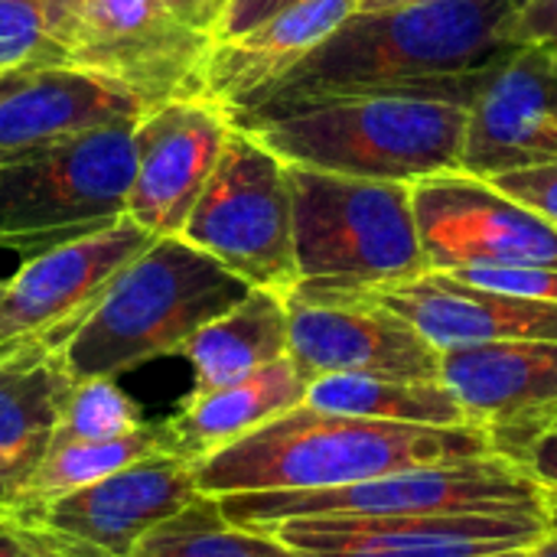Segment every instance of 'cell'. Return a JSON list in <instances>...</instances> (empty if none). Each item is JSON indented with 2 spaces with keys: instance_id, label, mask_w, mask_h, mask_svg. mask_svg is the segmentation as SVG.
<instances>
[{
  "instance_id": "cell-1",
  "label": "cell",
  "mask_w": 557,
  "mask_h": 557,
  "mask_svg": "<svg viewBox=\"0 0 557 557\" xmlns=\"http://www.w3.org/2000/svg\"><path fill=\"white\" fill-rule=\"evenodd\" d=\"M512 0H431L356 10L268 88L225 111L232 127L372 91L441 95L470 108L483 75L512 46Z\"/></svg>"
},
{
  "instance_id": "cell-2",
  "label": "cell",
  "mask_w": 557,
  "mask_h": 557,
  "mask_svg": "<svg viewBox=\"0 0 557 557\" xmlns=\"http://www.w3.org/2000/svg\"><path fill=\"white\" fill-rule=\"evenodd\" d=\"M490 454V431L476 424H388L297 405L235 444L196 460L193 476L202 496L317 493Z\"/></svg>"
},
{
  "instance_id": "cell-3",
  "label": "cell",
  "mask_w": 557,
  "mask_h": 557,
  "mask_svg": "<svg viewBox=\"0 0 557 557\" xmlns=\"http://www.w3.org/2000/svg\"><path fill=\"white\" fill-rule=\"evenodd\" d=\"M251 287L180 235L153 238L59 343L75 382L114 379L183 346Z\"/></svg>"
},
{
  "instance_id": "cell-4",
  "label": "cell",
  "mask_w": 557,
  "mask_h": 557,
  "mask_svg": "<svg viewBox=\"0 0 557 557\" xmlns=\"http://www.w3.org/2000/svg\"><path fill=\"white\" fill-rule=\"evenodd\" d=\"M470 108L441 95L372 91L248 127L274 157L339 176L418 183L460 170Z\"/></svg>"
},
{
  "instance_id": "cell-5",
  "label": "cell",
  "mask_w": 557,
  "mask_h": 557,
  "mask_svg": "<svg viewBox=\"0 0 557 557\" xmlns=\"http://www.w3.org/2000/svg\"><path fill=\"white\" fill-rule=\"evenodd\" d=\"M297 287L290 297L352 294L428 274L411 183L290 166Z\"/></svg>"
},
{
  "instance_id": "cell-6",
  "label": "cell",
  "mask_w": 557,
  "mask_h": 557,
  "mask_svg": "<svg viewBox=\"0 0 557 557\" xmlns=\"http://www.w3.org/2000/svg\"><path fill=\"white\" fill-rule=\"evenodd\" d=\"M215 499L228 522L258 529L317 516H548V493L525 470L496 454L398 470L317 493H235Z\"/></svg>"
},
{
  "instance_id": "cell-7",
  "label": "cell",
  "mask_w": 557,
  "mask_h": 557,
  "mask_svg": "<svg viewBox=\"0 0 557 557\" xmlns=\"http://www.w3.org/2000/svg\"><path fill=\"white\" fill-rule=\"evenodd\" d=\"M180 238L215 258L248 287L290 297L300 274L287 163L251 131L232 127Z\"/></svg>"
},
{
  "instance_id": "cell-8",
  "label": "cell",
  "mask_w": 557,
  "mask_h": 557,
  "mask_svg": "<svg viewBox=\"0 0 557 557\" xmlns=\"http://www.w3.org/2000/svg\"><path fill=\"white\" fill-rule=\"evenodd\" d=\"M134 127L88 131L0 166V248H49L127 215Z\"/></svg>"
},
{
  "instance_id": "cell-9",
  "label": "cell",
  "mask_w": 557,
  "mask_h": 557,
  "mask_svg": "<svg viewBox=\"0 0 557 557\" xmlns=\"http://www.w3.org/2000/svg\"><path fill=\"white\" fill-rule=\"evenodd\" d=\"M196 496L193 463L176 454H153L98 483L7 516L29 525L59 557H127L147 532Z\"/></svg>"
},
{
  "instance_id": "cell-10",
  "label": "cell",
  "mask_w": 557,
  "mask_h": 557,
  "mask_svg": "<svg viewBox=\"0 0 557 557\" xmlns=\"http://www.w3.org/2000/svg\"><path fill=\"white\" fill-rule=\"evenodd\" d=\"M212 46L166 0H75L69 65L98 72L147 108H160L199 98V69Z\"/></svg>"
},
{
  "instance_id": "cell-11",
  "label": "cell",
  "mask_w": 557,
  "mask_h": 557,
  "mask_svg": "<svg viewBox=\"0 0 557 557\" xmlns=\"http://www.w3.org/2000/svg\"><path fill=\"white\" fill-rule=\"evenodd\" d=\"M418 242L431 271L548 264L557 268V225L503 193L493 180L450 170L411 183Z\"/></svg>"
},
{
  "instance_id": "cell-12",
  "label": "cell",
  "mask_w": 557,
  "mask_h": 557,
  "mask_svg": "<svg viewBox=\"0 0 557 557\" xmlns=\"http://www.w3.org/2000/svg\"><path fill=\"white\" fill-rule=\"evenodd\" d=\"M153 238L157 235L144 232L131 215H121L98 232L36 251L3 287L0 349L29 339L59 349L121 268H127Z\"/></svg>"
},
{
  "instance_id": "cell-13",
  "label": "cell",
  "mask_w": 557,
  "mask_h": 557,
  "mask_svg": "<svg viewBox=\"0 0 557 557\" xmlns=\"http://www.w3.org/2000/svg\"><path fill=\"white\" fill-rule=\"evenodd\" d=\"M548 516H317L271 525L304 557H483L532 548Z\"/></svg>"
},
{
  "instance_id": "cell-14",
  "label": "cell",
  "mask_w": 557,
  "mask_h": 557,
  "mask_svg": "<svg viewBox=\"0 0 557 557\" xmlns=\"http://www.w3.org/2000/svg\"><path fill=\"white\" fill-rule=\"evenodd\" d=\"M287 359L307 385L323 375L441 382V352L408 320L362 297H287Z\"/></svg>"
},
{
  "instance_id": "cell-15",
  "label": "cell",
  "mask_w": 557,
  "mask_h": 557,
  "mask_svg": "<svg viewBox=\"0 0 557 557\" xmlns=\"http://www.w3.org/2000/svg\"><path fill=\"white\" fill-rule=\"evenodd\" d=\"M232 121L206 98H180L150 108L134 124L137 166L127 193V215L150 235H180L206 189Z\"/></svg>"
},
{
  "instance_id": "cell-16",
  "label": "cell",
  "mask_w": 557,
  "mask_h": 557,
  "mask_svg": "<svg viewBox=\"0 0 557 557\" xmlns=\"http://www.w3.org/2000/svg\"><path fill=\"white\" fill-rule=\"evenodd\" d=\"M555 160L557 59L542 46H516L470 101L460 170L493 180Z\"/></svg>"
},
{
  "instance_id": "cell-17",
  "label": "cell",
  "mask_w": 557,
  "mask_h": 557,
  "mask_svg": "<svg viewBox=\"0 0 557 557\" xmlns=\"http://www.w3.org/2000/svg\"><path fill=\"white\" fill-rule=\"evenodd\" d=\"M150 108L124 85L75 65L0 78V166L69 144L88 131L134 127Z\"/></svg>"
},
{
  "instance_id": "cell-18",
  "label": "cell",
  "mask_w": 557,
  "mask_h": 557,
  "mask_svg": "<svg viewBox=\"0 0 557 557\" xmlns=\"http://www.w3.org/2000/svg\"><path fill=\"white\" fill-rule=\"evenodd\" d=\"M326 297L372 300L408 320L437 352L460 349V346H483V343H509V339L557 343V304L473 287L444 271H428L411 281L382 284L352 294H326ZM300 300H317V297H300Z\"/></svg>"
},
{
  "instance_id": "cell-19",
  "label": "cell",
  "mask_w": 557,
  "mask_h": 557,
  "mask_svg": "<svg viewBox=\"0 0 557 557\" xmlns=\"http://www.w3.org/2000/svg\"><path fill=\"white\" fill-rule=\"evenodd\" d=\"M441 382L476 428L535 424L557 408V343L509 339L447 349Z\"/></svg>"
},
{
  "instance_id": "cell-20",
  "label": "cell",
  "mask_w": 557,
  "mask_h": 557,
  "mask_svg": "<svg viewBox=\"0 0 557 557\" xmlns=\"http://www.w3.org/2000/svg\"><path fill=\"white\" fill-rule=\"evenodd\" d=\"M75 379L42 339L0 349V506L16 503L46 460Z\"/></svg>"
},
{
  "instance_id": "cell-21",
  "label": "cell",
  "mask_w": 557,
  "mask_h": 557,
  "mask_svg": "<svg viewBox=\"0 0 557 557\" xmlns=\"http://www.w3.org/2000/svg\"><path fill=\"white\" fill-rule=\"evenodd\" d=\"M359 10V0H297L255 29L215 42L199 69V98L222 111L290 72L339 23Z\"/></svg>"
},
{
  "instance_id": "cell-22",
  "label": "cell",
  "mask_w": 557,
  "mask_h": 557,
  "mask_svg": "<svg viewBox=\"0 0 557 557\" xmlns=\"http://www.w3.org/2000/svg\"><path fill=\"white\" fill-rule=\"evenodd\" d=\"M304 392L307 382L284 356L235 385L206 395H186L180 408L166 418L173 450L176 457L196 463L268 424L271 418L304 405Z\"/></svg>"
},
{
  "instance_id": "cell-23",
  "label": "cell",
  "mask_w": 557,
  "mask_h": 557,
  "mask_svg": "<svg viewBox=\"0 0 557 557\" xmlns=\"http://www.w3.org/2000/svg\"><path fill=\"white\" fill-rule=\"evenodd\" d=\"M193 392L206 395L235 385L287 356V297L251 287L235 307L209 320L186 346Z\"/></svg>"
},
{
  "instance_id": "cell-24",
  "label": "cell",
  "mask_w": 557,
  "mask_h": 557,
  "mask_svg": "<svg viewBox=\"0 0 557 557\" xmlns=\"http://www.w3.org/2000/svg\"><path fill=\"white\" fill-rule=\"evenodd\" d=\"M304 405L330 414L421 424V428H460L470 424L457 398L444 382L392 379V375H323L304 392Z\"/></svg>"
},
{
  "instance_id": "cell-25",
  "label": "cell",
  "mask_w": 557,
  "mask_h": 557,
  "mask_svg": "<svg viewBox=\"0 0 557 557\" xmlns=\"http://www.w3.org/2000/svg\"><path fill=\"white\" fill-rule=\"evenodd\" d=\"M127 557H304L277 532L235 525L215 496H196L176 516L147 532Z\"/></svg>"
},
{
  "instance_id": "cell-26",
  "label": "cell",
  "mask_w": 557,
  "mask_h": 557,
  "mask_svg": "<svg viewBox=\"0 0 557 557\" xmlns=\"http://www.w3.org/2000/svg\"><path fill=\"white\" fill-rule=\"evenodd\" d=\"M153 454H176L173 441H170V428L166 418L163 421H144L137 431L114 437V441H88V444H69V447H55L46 454V460L39 463V470L33 473V480L23 486V493L16 496V503L10 509H23V506H36L46 503L52 496H62L69 490L98 483L144 457ZM7 509V512H10Z\"/></svg>"
},
{
  "instance_id": "cell-27",
  "label": "cell",
  "mask_w": 557,
  "mask_h": 557,
  "mask_svg": "<svg viewBox=\"0 0 557 557\" xmlns=\"http://www.w3.org/2000/svg\"><path fill=\"white\" fill-rule=\"evenodd\" d=\"M75 0H0V75L69 65Z\"/></svg>"
},
{
  "instance_id": "cell-28",
  "label": "cell",
  "mask_w": 557,
  "mask_h": 557,
  "mask_svg": "<svg viewBox=\"0 0 557 557\" xmlns=\"http://www.w3.org/2000/svg\"><path fill=\"white\" fill-rule=\"evenodd\" d=\"M140 424V405L114 379H85L75 382V392L65 405L49 450L88 441H114L137 431Z\"/></svg>"
},
{
  "instance_id": "cell-29",
  "label": "cell",
  "mask_w": 557,
  "mask_h": 557,
  "mask_svg": "<svg viewBox=\"0 0 557 557\" xmlns=\"http://www.w3.org/2000/svg\"><path fill=\"white\" fill-rule=\"evenodd\" d=\"M463 284L512 294V297H529V300H548L557 304V268L548 264H493V268H457L444 271Z\"/></svg>"
},
{
  "instance_id": "cell-30",
  "label": "cell",
  "mask_w": 557,
  "mask_h": 557,
  "mask_svg": "<svg viewBox=\"0 0 557 557\" xmlns=\"http://www.w3.org/2000/svg\"><path fill=\"white\" fill-rule=\"evenodd\" d=\"M493 454L525 470L548 496H557V421L519 437H493Z\"/></svg>"
},
{
  "instance_id": "cell-31",
  "label": "cell",
  "mask_w": 557,
  "mask_h": 557,
  "mask_svg": "<svg viewBox=\"0 0 557 557\" xmlns=\"http://www.w3.org/2000/svg\"><path fill=\"white\" fill-rule=\"evenodd\" d=\"M493 183L503 193H509L512 199H519L522 206L535 209L552 225H557V160L555 163H539V166H525V170L493 176Z\"/></svg>"
},
{
  "instance_id": "cell-32",
  "label": "cell",
  "mask_w": 557,
  "mask_h": 557,
  "mask_svg": "<svg viewBox=\"0 0 557 557\" xmlns=\"http://www.w3.org/2000/svg\"><path fill=\"white\" fill-rule=\"evenodd\" d=\"M512 46H542L557 59V0H529L516 7Z\"/></svg>"
},
{
  "instance_id": "cell-33",
  "label": "cell",
  "mask_w": 557,
  "mask_h": 557,
  "mask_svg": "<svg viewBox=\"0 0 557 557\" xmlns=\"http://www.w3.org/2000/svg\"><path fill=\"white\" fill-rule=\"evenodd\" d=\"M297 0H228L219 26H215V42L235 39L248 29H255L258 23H264L268 16H274L277 10L290 7Z\"/></svg>"
},
{
  "instance_id": "cell-34",
  "label": "cell",
  "mask_w": 557,
  "mask_h": 557,
  "mask_svg": "<svg viewBox=\"0 0 557 557\" xmlns=\"http://www.w3.org/2000/svg\"><path fill=\"white\" fill-rule=\"evenodd\" d=\"M166 3L189 29H196L215 42V26L228 7V0H166Z\"/></svg>"
},
{
  "instance_id": "cell-35",
  "label": "cell",
  "mask_w": 557,
  "mask_h": 557,
  "mask_svg": "<svg viewBox=\"0 0 557 557\" xmlns=\"http://www.w3.org/2000/svg\"><path fill=\"white\" fill-rule=\"evenodd\" d=\"M0 557H49L33 532L13 516H0Z\"/></svg>"
},
{
  "instance_id": "cell-36",
  "label": "cell",
  "mask_w": 557,
  "mask_h": 557,
  "mask_svg": "<svg viewBox=\"0 0 557 557\" xmlns=\"http://www.w3.org/2000/svg\"><path fill=\"white\" fill-rule=\"evenodd\" d=\"M557 421V408L548 411L545 418H539L535 424H512V428H499V431H490V441L493 437H519V434H532V431H542L545 424H555Z\"/></svg>"
},
{
  "instance_id": "cell-37",
  "label": "cell",
  "mask_w": 557,
  "mask_h": 557,
  "mask_svg": "<svg viewBox=\"0 0 557 557\" xmlns=\"http://www.w3.org/2000/svg\"><path fill=\"white\" fill-rule=\"evenodd\" d=\"M525 557H557V525H552V529L529 548V555Z\"/></svg>"
},
{
  "instance_id": "cell-38",
  "label": "cell",
  "mask_w": 557,
  "mask_h": 557,
  "mask_svg": "<svg viewBox=\"0 0 557 557\" xmlns=\"http://www.w3.org/2000/svg\"><path fill=\"white\" fill-rule=\"evenodd\" d=\"M418 3H431V0H359L362 13H375V10H395V7H418Z\"/></svg>"
},
{
  "instance_id": "cell-39",
  "label": "cell",
  "mask_w": 557,
  "mask_h": 557,
  "mask_svg": "<svg viewBox=\"0 0 557 557\" xmlns=\"http://www.w3.org/2000/svg\"><path fill=\"white\" fill-rule=\"evenodd\" d=\"M548 516H552V525H557V496H548Z\"/></svg>"
},
{
  "instance_id": "cell-40",
  "label": "cell",
  "mask_w": 557,
  "mask_h": 557,
  "mask_svg": "<svg viewBox=\"0 0 557 557\" xmlns=\"http://www.w3.org/2000/svg\"><path fill=\"white\" fill-rule=\"evenodd\" d=\"M529 548H519V552H499V555H483V557H525Z\"/></svg>"
},
{
  "instance_id": "cell-41",
  "label": "cell",
  "mask_w": 557,
  "mask_h": 557,
  "mask_svg": "<svg viewBox=\"0 0 557 557\" xmlns=\"http://www.w3.org/2000/svg\"><path fill=\"white\" fill-rule=\"evenodd\" d=\"M26 529H29V525H26ZM29 532H33V529H29ZM33 539H36V542H39V545H42V539H39V535H36V532H33ZM42 548H46V545H42ZM46 555H49V557H59V555H55V552H49V548H46Z\"/></svg>"
},
{
  "instance_id": "cell-42",
  "label": "cell",
  "mask_w": 557,
  "mask_h": 557,
  "mask_svg": "<svg viewBox=\"0 0 557 557\" xmlns=\"http://www.w3.org/2000/svg\"><path fill=\"white\" fill-rule=\"evenodd\" d=\"M3 287H7V281H0V300H3Z\"/></svg>"
},
{
  "instance_id": "cell-43",
  "label": "cell",
  "mask_w": 557,
  "mask_h": 557,
  "mask_svg": "<svg viewBox=\"0 0 557 557\" xmlns=\"http://www.w3.org/2000/svg\"><path fill=\"white\" fill-rule=\"evenodd\" d=\"M512 3H516V7H522V3H529V0H512Z\"/></svg>"
},
{
  "instance_id": "cell-44",
  "label": "cell",
  "mask_w": 557,
  "mask_h": 557,
  "mask_svg": "<svg viewBox=\"0 0 557 557\" xmlns=\"http://www.w3.org/2000/svg\"><path fill=\"white\" fill-rule=\"evenodd\" d=\"M0 516H3V506H0Z\"/></svg>"
},
{
  "instance_id": "cell-45",
  "label": "cell",
  "mask_w": 557,
  "mask_h": 557,
  "mask_svg": "<svg viewBox=\"0 0 557 557\" xmlns=\"http://www.w3.org/2000/svg\"><path fill=\"white\" fill-rule=\"evenodd\" d=\"M0 78H3V75H0Z\"/></svg>"
}]
</instances>
